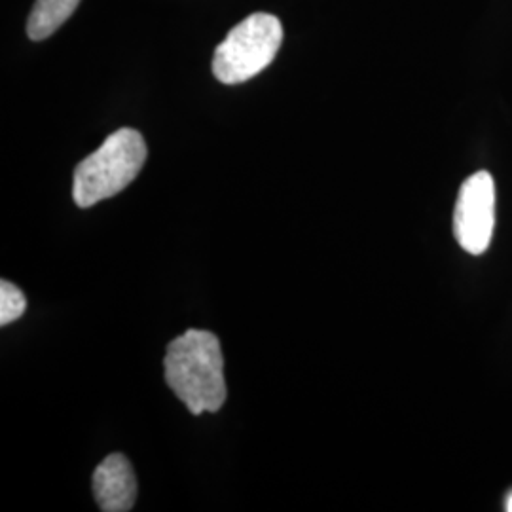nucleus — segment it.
I'll return each mask as SVG.
<instances>
[{
    "instance_id": "nucleus-1",
    "label": "nucleus",
    "mask_w": 512,
    "mask_h": 512,
    "mask_svg": "<svg viewBox=\"0 0 512 512\" xmlns=\"http://www.w3.org/2000/svg\"><path fill=\"white\" fill-rule=\"evenodd\" d=\"M164 376L194 416L219 412L226 403L224 359L213 332L190 329L177 336L165 351Z\"/></svg>"
},
{
    "instance_id": "nucleus-2",
    "label": "nucleus",
    "mask_w": 512,
    "mask_h": 512,
    "mask_svg": "<svg viewBox=\"0 0 512 512\" xmlns=\"http://www.w3.org/2000/svg\"><path fill=\"white\" fill-rule=\"evenodd\" d=\"M147 143L137 129L122 128L76 165L73 200L88 209L128 188L147 162Z\"/></svg>"
},
{
    "instance_id": "nucleus-3",
    "label": "nucleus",
    "mask_w": 512,
    "mask_h": 512,
    "mask_svg": "<svg viewBox=\"0 0 512 512\" xmlns=\"http://www.w3.org/2000/svg\"><path fill=\"white\" fill-rule=\"evenodd\" d=\"M283 25L272 14H251L215 50L213 74L222 84H243L262 73L281 48Z\"/></svg>"
},
{
    "instance_id": "nucleus-4",
    "label": "nucleus",
    "mask_w": 512,
    "mask_h": 512,
    "mask_svg": "<svg viewBox=\"0 0 512 512\" xmlns=\"http://www.w3.org/2000/svg\"><path fill=\"white\" fill-rule=\"evenodd\" d=\"M495 226V183L488 171H478L461 184L454 209V236L469 255L490 247Z\"/></svg>"
},
{
    "instance_id": "nucleus-5",
    "label": "nucleus",
    "mask_w": 512,
    "mask_h": 512,
    "mask_svg": "<svg viewBox=\"0 0 512 512\" xmlns=\"http://www.w3.org/2000/svg\"><path fill=\"white\" fill-rule=\"evenodd\" d=\"M93 495L103 512H126L137 499V478L129 459L112 454L93 473Z\"/></svg>"
},
{
    "instance_id": "nucleus-6",
    "label": "nucleus",
    "mask_w": 512,
    "mask_h": 512,
    "mask_svg": "<svg viewBox=\"0 0 512 512\" xmlns=\"http://www.w3.org/2000/svg\"><path fill=\"white\" fill-rule=\"evenodd\" d=\"M78 4L80 0H37L27 21V35L31 40L52 37L73 16Z\"/></svg>"
},
{
    "instance_id": "nucleus-7",
    "label": "nucleus",
    "mask_w": 512,
    "mask_h": 512,
    "mask_svg": "<svg viewBox=\"0 0 512 512\" xmlns=\"http://www.w3.org/2000/svg\"><path fill=\"white\" fill-rule=\"evenodd\" d=\"M27 310V300L23 291L14 283L0 281V325L6 327L14 323Z\"/></svg>"
},
{
    "instance_id": "nucleus-8",
    "label": "nucleus",
    "mask_w": 512,
    "mask_h": 512,
    "mask_svg": "<svg viewBox=\"0 0 512 512\" xmlns=\"http://www.w3.org/2000/svg\"><path fill=\"white\" fill-rule=\"evenodd\" d=\"M507 511L512 512V494L507 497V507H505Z\"/></svg>"
}]
</instances>
